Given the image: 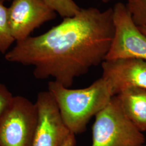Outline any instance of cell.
I'll list each match as a JSON object with an SVG mask.
<instances>
[{
	"mask_svg": "<svg viewBox=\"0 0 146 146\" xmlns=\"http://www.w3.org/2000/svg\"><path fill=\"white\" fill-rule=\"evenodd\" d=\"M113 14L111 8H81L45 33L16 41L5 59L33 66L36 79L52 78L70 88L75 78L105 60L114 33Z\"/></svg>",
	"mask_w": 146,
	"mask_h": 146,
	"instance_id": "obj_1",
	"label": "cell"
},
{
	"mask_svg": "<svg viewBox=\"0 0 146 146\" xmlns=\"http://www.w3.org/2000/svg\"><path fill=\"white\" fill-rule=\"evenodd\" d=\"M48 90L55 100L64 123L74 135L84 133L90 119L115 96L111 86L103 77L81 89H70L51 81Z\"/></svg>",
	"mask_w": 146,
	"mask_h": 146,
	"instance_id": "obj_2",
	"label": "cell"
},
{
	"mask_svg": "<svg viewBox=\"0 0 146 146\" xmlns=\"http://www.w3.org/2000/svg\"><path fill=\"white\" fill-rule=\"evenodd\" d=\"M90 146H140L145 137L124 114L114 96L96 115Z\"/></svg>",
	"mask_w": 146,
	"mask_h": 146,
	"instance_id": "obj_3",
	"label": "cell"
},
{
	"mask_svg": "<svg viewBox=\"0 0 146 146\" xmlns=\"http://www.w3.org/2000/svg\"><path fill=\"white\" fill-rule=\"evenodd\" d=\"M37 123L35 103L14 96L0 122V146H33Z\"/></svg>",
	"mask_w": 146,
	"mask_h": 146,
	"instance_id": "obj_4",
	"label": "cell"
},
{
	"mask_svg": "<svg viewBox=\"0 0 146 146\" xmlns=\"http://www.w3.org/2000/svg\"><path fill=\"white\" fill-rule=\"evenodd\" d=\"M114 33L106 60L138 58L146 60V35L132 19L126 5L117 2L113 8Z\"/></svg>",
	"mask_w": 146,
	"mask_h": 146,
	"instance_id": "obj_5",
	"label": "cell"
},
{
	"mask_svg": "<svg viewBox=\"0 0 146 146\" xmlns=\"http://www.w3.org/2000/svg\"><path fill=\"white\" fill-rule=\"evenodd\" d=\"M37 123L33 146H62L71 134L58 104L48 90L37 96Z\"/></svg>",
	"mask_w": 146,
	"mask_h": 146,
	"instance_id": "obj_6",
	"label": "cell"
},
{
	"mask_svg": "<svg viewBox=\"0 0 146 146\" xmlns=\"http://www.w3.org/2000/svg\"><path fill=\"white\" fill-rule=\"evenodd\" d=\"M11 33L15 41L29 36L43 23L54 20L56 13L41 0H14L8 8Z\"/></svg>",
	"mask_w": 146,
	"mask_h": 146,
	"instance_id": "obj_7",
	"label": "cell"
},
{
	"mask_svg": "<svg viewBox=\"0 0 146 146\" xmlns=\"http://www.w3.org/2000/svg\"><path fill=\"white\" fill-rule=\"evenodd\" d=\"M101 67L102 77L110 84L115 96L129 87L146 89V60L138 58L106 60Z\"/></svg>",
	"mask_w": 146,
	"mask_h": 146,
	"instance_id": "obj_8",
	"label": "cell"
},
{
	"mask_svg": "<svg viewBox=\"0 0 146 146\" xmlns=\"http://www.w3.org/2000/svg\"><path fill=\"white\" fill-rule=\"evenodd\" d=\"M127 117L142 131H146V89L129 87L116 95Z\"/></svg>",
	"mask_w": 146,
	"mask_h": 146,
	"instance_id": "obj_9",
	"label": "cell"
},
{
	"mask_svg": "<svg viewBox=\"0 0 146 146\" xmlns=\"http://www.w3.org/2000/svg\"><path fill=\"white\" fill-rule=\"evenodd\" d=\"M2 2L0 1V52L5 55L15 40L11 33L8 8L3 5Z\"/></svg>",
	"mask_w": 146,
	"mask_h": 146,
	"instance_id": "obj_10",
	"label": "cell"
},
{
	"mask_svg": "<svg viewBox=\"0 0 146 146\" xmlns=\"http://www.w3.org/2000/svg\"><path fill=\"white\" fill-rule=\"evenodd\" d=\"M50 9L63 18L76 15L81 8L73 0H41Z\"/></svg>",
	"mask_w": 146,
	"mask_h": 146,
	"instance_id": "obj_11",
	"label": "cell"
},
{
	"mask_svg": "<svg viewBox=\"0 0 146 146\" xmlns=\"http://www.w3.org/2000/svg\"><path fill=\"white\" fill-rule=\"evenodd\" d=\"M126 7L137 26L146 25V0H128Z\"/></svg>",
	"mask_w": 146,
	"mask_h": 146,
	"instance_id": "obj_12",
	"label": "cell"
},
{
	"mask_svg": "<svg viewBox=\"0 0 146 146\" xmlns=\"http://www.w3.org/2000/svg\"><path fill=\"white\" fill-rule=\"evenodd\" d=\"M13 96L5 85L0 82V122Z\"/></svg>",
	"mask_w": 146,
	"mask_h": 146,
	"instance_id": "obj_13",
	"label": "cell"
},
{
	"mask_svg": "<svg viewBox=\"0 0 146 146\" xmlns=\"http://www.w3.org/2000/svg\"><path fill=\"white\" fill-rule=\"evenodd\" d=\"M76 143V141L75 138V135L71 133L62 146H75Z\"/></svg>",
	"mask_w": 146,
	"mask_h": 146,
	"instance_id": "obj_14",
	"label": "cell"
},
{
	"mask_svg": "<svg viewBox=\"0 0 146 146\" xmlns=\"http://www.w3.org/2000/svg\"><path fill=\"white\" fill-rule=\"evenodd\" d=\"M139 29L141 31V32L144 34L145 35H146V25L144 26L140 27H139Z\"/></svg>",
	"mask_w": 146,
	"mask_h": 146,
	"instance_id": "obj_15",
	"label": "cell"
},
{
	"mask_svg": "<svg viewBox=\"0 0 146 146\" xmlns=\"http://www.w3.org/2000/svg\"><path fill=\"white\" fill-rule=\"evenodd\" d=\"M104 3H108V2H109L110 1H112V0H101ZM127 1H128V0H127Z\"/></svg>",
	"mask_w": 146,
	"mask_h": 146,
	"instance_id": "obj_16",
	"label": "cell"
},
{
	"mask_svg": "<svg viewBox=\"0 0 146 146\" xmlns=\"http://www.w3.org/2000/svg\"><path fill=\"white\" fill-rule=\"evenodd\" d=\"M0 1H1L2 2H3V1H10V0H0Z\"/></svg>",
	"mask_w": 146,
	"mask_h": 146,
	"instance_id": "obj_17",
	"label": "cell"
},
{
	"mask_svg": "<svg viewBox=\"0 0 146 146\" xmlns=\"http://www.w3.org/2000/svg\"><path fill=\"white\" fill-rule=\"evenodd\" d=\"M146 146V145H145V144L144 143V144H143V145H141V146Z\"/></svg>",
	"mask_w": 146,
	"mask_h": 146,
	"instance_id": "obj_18",
	"label": "cell"
}]
</instances>
